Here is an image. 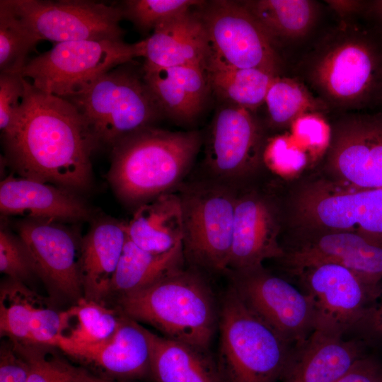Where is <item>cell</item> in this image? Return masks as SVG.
<instances>
[{"instance_id":"cell-34","label":"cell","mask_w":382,"mask_h":382,"mask_svg":"<svg viewBox=\"0 0 382 382\" xmlns=\"http://www.w3.org/2000/svg\"><path fill=\"white\" fill-rule=\"evenodd\" d=\"M199 0H126L120 5L123 18L147 34L158 25L202 3Z\"/></svg>"},{"instance_id":"cell-32","label":"cell","mask_w":382,"mask_h":382,"mask_svg":"<svg viewBox=\"0 0 382 382\" xmlns=\"http://www.w3.org/2000/svg\"><path fill=\"white\" fill-rule=\"evenodd\" d=\"M265 103L270 124L275 128L291 126L299 116L321 108V103L301 83L279 76L271 83Z\"/></svg>"},{"instance_id":"cell-9","label":"cell","mask_w":382,"mask_h":382,"mask_svg":"<svg viewBox=\"0 0 382 382\" xmlns=\"http://www.w3.org/2000/svg\"><path fill=\"white\" fill-rule=\"evenodd\" d=\"M267 141L252 111L223 103L205 139L202 175L236 189L262 178Z\"/></svg>"},{"instance_id":"cell-7","label":"cell","mask_w":382,"mask_h":382,"mask_svg":"<svg viewBox=\"0 0 382 382\" xmlns=\"http://www.w3.org/2000/svg\"><path fill=\"white\" fill-rule=\"evenodd\" d=\"M175 192L181 204L185 261L199 271L226 274L237 189L202 175L186 180Z\"/></svg>"},{"instance_id":"cell-37","label":"cell","mask_w":382,"mask_h":382,"mask_svg":"<svg viewBox=\"0 0 382 382\" xmlns=\"http://www.w3.org/2000/svg\"><path fill=\"white\" fill-rule=\"evenodd\" d=\"M295 136L306 146L325 152L330 137V125L318 112L303 114L291 125Z\"/></svg>"},{"instance_id":"cell-1","label":"cell","mask_w":382,"mask_h":382,"mask_svg":"<svg viewBox=\"0 0 382 382\" xmlns=\"http://www.w3.org/2000/svg\"><path fill=\"white\" fill-rule=\"evenodd\" d=\"M21 106L2 134L8 163L21 177L76 193L93 180L91 156L98 148L85 120L68 100L35 88L25 79Z\"/></svg>"},{"instance_id":"cell-26","label":"cell","mask_w":382,"mask_h":382,"mask_svg":"<svg viewBox=\"0 0 382 382\" xmlns=\"http://www.w3.org/2000/svg\"><path fill=\"white\" fill-rule=\"evenodd\" d=\"M185 262L183 242L166 253H156L140 248L127 236L110 295L117 297L143 289L183 267Z\"/></svg>"},{"instance_id":"cell-21","label":"cell","mask_w":382,"mask_h":382,"mask_svg":"<svg viewBox=\"0 0 382 382\" xmlns=\"http://www.w3.org/2000/svg\"><path fill=\"white\" fill-rule=\"evenodd\" d=\"M140 42L141 57L148 67L197 65L206 69L209 58L206 31L194 8L162 23Z\"/></svg>"},{"instance_id":"cell-42","label":"cell","mask_w":382,"mask_h":382,"mask_svg":"<svg viewBox=\"0 0 382 382\" xmlns=\"http://www.w3.org/2000/svg\"><path fill=\"white\" fill-rule=\"evenodd\" d=\"M366 11L378 21L382 28V0L373 1L367 4Z\"/></svg>"},{"instance_id":"cell-35","label":"cell","mask_w":382,"mask_h":382,"mask_svg":"<svg viewBox=\"0 0 382 382\" xmlns=\"http://www.w3.org/2000/svg\"><path fill=\"white\" fill-rule=\"evenodd\" d=\"M0 272L8 279L23 282L35 274L22 240L3 226L0 230Z\"/></svg>"},{"instance_id":"cell-40","label":"cell","mask_w":382,"mask_h":382,"mask_svg":"<svg viewBox=\"0 0 382 382\" xmlns=\"http://www.w3.org/2000/svg\"><path fill=\"white\" fill-rule=\"evenodd\" d=\"M330 6L345 21L346 18L366 9L368 2L361 1H328Z\"/></svg>"},{"instance_id":"cell-23","label":"cell","mask_w":382,"mask_h":382,"mask_svg":"<svg viewBox=\"0 0 382 382\" xmlns=\"http://www.w3.org/2000/svg\"><path fill=\"white\" fill-rule=\"evenodd\" d=\"M127 239L125 222L96 221L82 238L80 273L83 297L105 303Z\"/></svg>"},{"instance_id":"cell-11","label":"cell","mask_w":382,"mask_h":382,"mask_svg":"<svg viewBox=\"0 0 382 382\" xmlns=\"http://www.w3.org/2000/svg\"><path fill=\"white\" fill-rule=\"evenodd\" d=\"M261 179L237 189L227 271L257 266L284 255L282 190L275 181Z\"/></svg>"},{"instance_id":"cell-12","label":"cell","mask_w":382,"mask_h":382,"mask_svg":"<svg viewBox=\"0 0 382 382\" xmlns=\"http://www.w3.org/2000/svg\"><path fill=\"white\" fill-rule=\"evenodd\" d=\"M5 1L40 40L124 41L120 6L84 0Z\"/></svg>"},{"instance_id":"cell-28","label":"cell","mask_w":382,"mask_h":382,"mask_svg":"<svg viewBox=\"0 0 382 382\" xmlns=\"http://www.w3.org/2000/svg\"><path fill=\"white\" fill-rule=\"evenodd\" d=\"M124 313L116 306L83 296L68 309L61 311V334L57 348L62 344L88 345L110 338L118 329Z\"/></svg>"},{"instance_id":"cell-19","label":"cell","mask_w":382,"mask_h":382,"mask_svg":"<svg viewBox=\"0 0 382 382\" xmlns=\"http://www.w3.org/2000/svg\"><path fill=\"white\" fill-rule=\"evenodd\" d=\"M0 210L4 216L76 222L91 209L78 193L42 181L9 175L0 183Z\"/></svg>"},{"instance_id":"cell-13","label":"cell","mask_w":382,"mask_h":382,"mask_svg":"<svg viewBox=\"0 0 382 382\" xmlns=\"http://www.w3.org/2000/svg\"><path fill=\"white\" fill-rule=\"evenodd\" d=\"M310 298L314 329L344 335L363 325L379 296L357 274L335 264L318 263L290 272Z\"/></svg>"},{"instance_id":"cell-16","label":"cell","mask_w":382,"mask_h":382,"mask_svg":"<svg viewBox=\"0 0 382 382\" xmlns=\"http://www.w3.org/2000/svg\"><path fill=\"white\" fill-rule=\"evenodd\" d=\"M323 168L332 181L382 188V113L345 116L330 125Z\"/></svg>"},{"instance_id":"cell-29","label":"cell","mask_w":382,"mask_h":382,"mask_svg":"<svg viewBox=\"0 0 382 382\" xmlns=\"http://www.w3.org/2000/svg\"><path fill=\"white\" fill-rule=\"evenodd\" d=\"M206 71L210 89L224 103L252 112L265 103L271 83L279 76L258 68L209 65Z\"/></svg>"},{"instance_id":"cell-8","label":"cell","mask_w":382,"mask_h":382,"mask_svg":"<svg viewBox=\"0 0 382 382\" xmlns=\"http://www.w3.org/2000/svg\"><path fill=\"white\" fill-rule=\"evenodd\" d=\"M141 56L140 41L59 42L28 59L19 74L43 92L68 98L110 70Z\"/></svg>"},{"instance_id":"cell-5","label":"cell","mask_w":382,"mask_h":382,"mask_svg":"<svg viewBox=\"0 0 382 382\" xmlns=\"http://www.w3.org/2000/svg\"><path fill=\"white\" fill-rule=\"evenodd\" d=\"M223 382H277L293 346L254 313L231 285L219 309Z\"/></svg>"},{"instance_id":"cell-6","label":"cell","mask_w":382,"mask_h":382,"mask_svg":"<svg viewBox=\"0 0 382 382\" xmlns=\"http://www.w3.org/2000/svg\"><path fill=\"white\" fill-rule=\"evenodd\" d=\"M64 99L78 110L98 147L112 149L163 117L144 81L142 66L137 68L133 61L110 70Z\"/></svg>"},{"instance_id":"cell-17","label":"cell","mask_w":382,"mask_h":382,"mask_svg":"<svg viewBox=\"0 0 382 382\" xmlns=\"http://www.w3.org/2000/svg\"><path fill=\"white\" fill-rule=\"evenodd\" d=\"M35 274L54 294L76 302L83 296L80 273L82 238L61 222L25 219L16 224Z\"/></svg>"},{"instance_id":"cell-41","label":"cell","mask_w":382,"mask_h":382,"mask_svg":"<svg viewBox=\"0 0 382 382\" xmlns=\"http://www.w3.org/2000/svg\"><path fill=\"white\" fill-rule=\"evenodd\" d=\"M381 301L371 308L363 326L374 335L382 338V294Z\"/></svg>"},{"instance_id":"cell-25","label":"cell","mask_w":382,"mask_h":382,"mask_svg":"<svg viewBox=\"0 0 382 382\" xmlns=\"http://www.w3.org/2000/svg\"><path fill=\"white\" fill-rule=\"evenodd\" d=\"M127 236L140 248L166 253L183 242V223L180 197L176 192L161 195L137 207L125 222Z\"/></svg>"},{"instance_id":"cell-39","label":"cell","mask_w":382,"mask_h":382,"mask_svg":"<svg viewBox=\"0 0 382 382\" xmlns=\"http://www.w3.org/2000/svg\"><path fill=\"white\" fill-rule=\"evenodd\" d=\"M336 382H382V364L373 357L364 356Z\"/></svg>"},{"instance_id":"cell-14","label":"cell","mask_w":382,"mask_h":382,"mask_svg":"<svg viewBox=\"0 0 382 382\" xmlns=\"http://www.w3.org/2000/svg\"><path fill=\"white\" fill-rule=\"evenodd\" d=\"M279 259L286 270L318 263L342 266L357 274L378 296L382 294V246L350 232L286 228Z\"/></svg>"},{"instance_id":"cell-10","label":"cell","mask_w":382,"mask_h":382,"mask_svg":"<svg viewBox=\"0 0 382 382\" xmlns=\"http://www.w3.org/2000/svg\"><path fill=\"white\" fill-rule=\"evenodd\" d=\"M194 9L209 42L207 66L258 68L278 76L275 45L241 1H202Z\"/></svg>"},{"instance_id":"cell-4","label":"cell","mask_w":382,"mask_h":382,"mask_svg":"<svg viewBox=\"0 0 382 382\" xmlns=\"http://www.w3.org/2000/svg\"><path fill=\"white\" fill-rule=\"evenodd\" d=\"M116 299L117 307L129 318L154 326L166 337L209 350L219 310L201 271L183 267Z\"/></svg>"},{"instance_id":"cell-2","label":"cell","mask_w":382,"mask_h":382,"mask_svg":"<svg viewBox=\"0 0 382 382\" xmlns=\"http://www.w3.org/2000/svg\"><path fill=\"white\" fill-rule=\"evenodd\" d=\"M307 78L323 103L362 109L382 103V28L342 21L317 44Z\"/></svg>"},{"instance_id":"cell-30","label":"cell","mask_w":382,"mask_h":382,"mask_svg":"<svg viewBox=\"0 0 382 382\" xmlns=\"http://www.w3.org/2000/svg\"><path fill=\"white\" fill-rule=\"evenodd\" d=\"M46 299L24 282L8 279L0 289V333L12 342L27 343L33 318Z\"/></svg>"},{"instance_id":"cell-24","label":"cell","mask_w":382,"mask_h":382,"mask_svg":"<svg viewBox=\"0 0 382 382\" xmlns=\"http://www.w3.org/2000/svg\"><path fill=\"white\" fill-rule=\"evenodd\" d=\"M151 345L150 375L155 382H223L209 350L198 348L147 329Z\"/></svg>"},{"instance_id":"cell-3","label":"cell","mask_w":382,"mask_h":382,"mask_svg":"<svg viewBox=\"0 0 382 382\" xmlns=\"http://www.w3.org/2000/svg\"><path fill=\"white\" fill-rule=\"evenodd\" d=\"M203 142L199 131L154 126L137 131L112 149L108 180L125 205L138 207L175 192L186 180Z\"/></svg>"},{"instance_id":"cell-31","label":"cell","mask_w":382,"mask_h":382,"mask_svg":"<svg viewBox=\"0 0 382 382\" xmlns=\"http://www.w3.org/2000/svg\"><path fill=\"white\" fill-rule=\"evenodd\" d=\"M28 367V382H109L76 368L54 352L55 347L12 342Z\"/></svg>"},{"instance_id":"cell-36","label":"cell","mask_w":382,"mask_h":382,"mask_svg":"<svg viewBox=\"0 0 382 382\" xmlns=\"http://www.w3.org/2000/svg\"><path fill=\"white\" fill-rule=\"evenodd\" d=\"M25 79L19 74H0V129L4 133L11 125L23 100Z\"/></svg>"},{"instance_id":"cell-18","label":"cell","mask_w":382,"mask_h":382,"mask_svg":"<svg viewBox=\"0 0 382 382\" xmlns=\"http://www.w3.org/2000/svg\"><path fill=\"white\" fill-rule=\"evenodd\" d=\"M57 348L112 377L132 379L150 375L147 329L125 314L117 331L107 340L88 345L62 344Z\"/></svg>"},{"instance_id":"cell-43","label":"cell","mask_w":382,"mask_h":382,"mask_svg":"<svg viewBox=\"0 0 382 382\" xmlns=\"http://www.w3.org/2000/svg\"><path fill=\"white\" fill-rule=\"evenodd\" d=\"M109 382H114V381H109Z\"/></svg>"},{"instance_id":"cell-22","label":"cell","mask_w":382,"mask_h":382,"mask_svg":"<svg viewBox=\"0 0 382 382\" xmlns=\"http://www.w3.org/2000/svg\"><path fill=\"white\" fill-rule=\"evenodd\" d=\"M144 79L163 116L190 123L201 112L210 89L206 69L197 65L152 68Z\"/></svg>"},{"instance_id":"cell-20","label":"cell","mask_w":382,"mask_h":382,"mask_svg":"<svg viewBox=\"0 0 382 382\" xmlns=\"http://www.w3.org/2000/svg\"><path fill=\"white\" fill-rule=\"evenodd\" d=\"M364 356L363 345L344 335L314 329L293 347L282 382H336Z\"/></svg>"},{"instance_id":"cell-38","label":"cell","mask_w":382,"mask_h":382,"mask_svg":"<svg viewBox=\"0 0 382 382\" xmlns=\"http://www.w3.org/2000/svg\"><path fill=\"white\" fill-rule=\"evenodd\" d=\"M28 367L25 359L8 340L1 346L0 382H28Z\"/></svg>"},{"instance_id":"cell-15","label":"cell","mask_w":382,"mask_h":382,"mask_svg":"<svg viewBox=\"0 0 382 382\" xmlns=\"http://www.w3.org/2000/svg\"><path fill=\"white\" fill-rule=\"evenodd\" d=\"M245 303L293 347L314 330L310 298L263 265L226 272Z\"/></svg>"},{"instance_id":"cell-27","label":"cell","mask_w":382,"mask_h":382,"mask_svg":"<svg viewBox=\"0 0 382 382\" xmlns=\"http://www.w3.org/2000/svg\"><path fill=\"white\" fill-rule=\"evenodd\" d=\"M276 45L278 41L299 40L314 25L315 1L309 0L241 1Z\"/></svg>"},{"instance_id":"cell-33","label":"cell","mask_w":382,"mask_h":382,"mask_svg":"<svg viewBox=\"0 0 382 382\" xmlns=\"http://www.w3.org/2000/svg\"><path fill=\"white\" fill-rule=\"evenodd\" d=\"M40 40L11 9L0 1V72L20 74L28 55Z\"/></svg>"}]
</instances>
